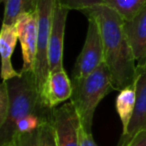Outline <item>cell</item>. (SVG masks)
Returning <instances> with one entry per match:
<instances>
[{
    "label": "cell",
    "mask_w": 146,
    "mask_h": 146,
    "mask_svg": "<svg viewBox=\"0 0 146 146\" xmlns=\"http://www.w3.org/2000/svg\"><path fill=\"white\" fill-rule=\"evenodd\" d=\"M4 3L3 24L14 25L23 14L32 13L37 10L38 0H1Z\"/></svg>",
    "instance_id": "14"
},
{
    "label": "cell",
    "mask_w": 146,
    "mask_h": 146,
    "mask_svg": "<svg viewBox=\"0 0 146 146\" xmlns=\"http://www.w3.org/2000/svg\"><path fill=\"white\" fill-rule=\"evenodd\" d=\"M88 29L85 42L73 68V78H81L90 75L104 63V51L100 29L96 20L87 16Z\"/></svg>",
    "instance_id": "5"
},
{
    "label": "cell",
    "mask_w": 146,
    "mask_h": 146,
    "mask_svg": "<svg viewBox=\"0 0 146 146\" xmlns=\"http://www.w3.org/2000/svg\"><path fill=\"white\" fill-rule=\"evenodd\" d=\"M72 95V82L69 79L64 67L49 72L44 84L42 96L45 103L51 108L70 99Z\"/></svg>",
    "instance_id": "10"
},
{
    "label": "cell",
    "mask_w": 146,
    "mask_h": 146,
    "mask_svg": "<svg viewBox=\"0 0 146 146\" xmlns=\"http://www.w3.org/2000/svg\"><path fill=\"white\" fill-rule=\"evenodd\" d=\"M136 103L127 131L122 134L118 145L126 144L135 135L146 131V62L138 65L135 77Z\"/></svg>",
    "instance_id": "8"
},
{
    "label": "cell",
    "mask_w": 146,
    "mask_h": 146,
    "mask_svg": "<svg viewBox=\"0 0 146 146\" xmlns=\"http://www.w3.org/2000/svg\"><path fill=\"white\" fill-rule=\"evenodd\" d=\"M40 128L31 132L16 134L6 146H40Z\"/></svg>",
    "instance_id": "16"
},
{
    "label": "cell",
    "mask_w": 146,
    "mask_h": 146,
    "mask_svg": "<svg viewBox=\"0 0 146 146\" xmlns=\"http://www.w3.org/2000/svg\"><path fill=\"white\" fill-rule=\"evenodd\" d=\"M124 31L128 38L136 63L146 62V6L130 20H124Z\"/></svg>",
    "instance_id": "11"
},
{
    "label": "cell",
    "mask_w": 146,
    "mask_h": 146,
    "mask_svg": "<svg viewBox=\"0 0 146 146\" xmlns=\"http://www.w3.org/2000/svg\"><path fill=\"white\" fill-rule=\"evenodd\" d=\"M106 6L115 10L124 20H130L146 6V0H102Z\"/></svg>",
    "instance_id": "15"
},
{
    "label": "cell",
    "mask_w": 146,
    "mask_h": 146,
    "mask_svg": "<svg viewBox=\"0 0 146 146\" xmlns=\"http://www.w3.org/2000/svg\"><path fill=\"white\" fill-rule=\"evenodd\" d=\"M56 3L69 10H84L98 4H103L102 0H56Z\"/></svg>",
    "instance_id": "17"
},
{
    "label": "cell",
    "mask_w": 146,
    "mask_h": 146,
    "mask_svg": "<svg viewBox=\"0 0 146 146\" xmlns=\"http://www.w3.org/2000/svg\"><path fill=\"white\" fill-rule=\"evenodd\" d=\"M18 41L16 28L14 25L2 24L0 33V53H1V77L2 80L14 78L20 74L12 66L11 56Z\"/></svg>",
    "instance_id": "12"
},
{
    "label": "cell",
    "mask_w": 146,
    "mask_h": 146,
    "mask_svg": "<svg viewBox=\"0 0 146 146\" xmlns=\"http://www.w3.org/2000/svg\"><path fill=\"white\" fill-rule=\"evenodd\" d=\"M10 108L8 117L0 126V146L8 144L15 136L16 124L27 116H38L45 122L53 121L55 108L45 103L38 90L33 71H20L18 76L7 80Z\"/></svg>",
    "instance_id": "2"
},
{
    "label": "cell",
    "mask_w": 146,
    "mask_h": 146,
    "mask_svg": "<svg viewBox=\"0 0 146 146\" xmlns=\"http://www.w3.org/2000/svg\"><path fill=\"white\" fill-rule=\"evenodd\" d=\"M40 146H57L53 121L44 123L40 128Z\"/></svg>",
    "instance_id": "19"
},
{
    "label": "cell",
    "mask_w": 146,
    "mask_h": 146,
    "mask_svg": "<svg viewBox=\"0 0 146 146\" xmlns=\"http://www.w3.org/2000/svg\"><path fill=\"white\" fill-rule=\"evenodd\" d=\"M9 108H10V95H9L8 84L7 81L3 80L0 86V126L6 121Z\"/></svg>",
    "instance_id": "18"
},
{
    "label": "cell",
    "mask_w": 146,
    "mask_h": 146,
    "mask_svg": "<svg viewBox=\"0 0 146 146\" xmlns=\"http://www.w3.org/2000/svg\"><path fill=\"white\" fill-rule=\"evenodd\" d=\"M22 50L23 66L20 71H33L38 42V13L21 15L14 24Z\"/></svg>",
    "instance_id": "7"
},
{
    "label": "cell",
    "mask_w": 146,
    "mask_h": 146,
    "mask_svg": "<svg viewBox=\"0 0 146 146\" xmlns=\"http://www.w3.org/2000/svg\"><path fill=\"white\" fill-rule=\"evenodd\" d=\"M53 125L57 146H81V122L75 107L71 102L55 108L53 113Z\"/></svg>",
    "instance_id": "6"
},
{
    "label": "cell",
    "mask_w": 146,
    "mask_h": 146,
    "mask_svg": "<svg viewBox=\"0 0 146 146\" xmlns=\"http://www.w3.org/2000/svg\"><path fill=\"white\" fill-rule=\"evenodd\" d=\"M136 103L135 83L127 86L119 92L116 98L115 107L122 124V134L127 131V128L132 119Z\"/></svg>",
    "instance_id": "13"
},
{
    "label": "cell",
    "mask_w": 146,
    "mask_h": 146,
    "mask_svg": "<svg viewBox=\"0 0 146 146\" xmlns=\"http://www.w3.org/2000/svg\"><path fill=\"white\" fill-rule=\"evenodd\" d=\"M80 145L81 146H98L94 141L91 132H88L81 126L80 128Z\"/></svg>",
    "instance_id": "20"
},
{
    "label": "cell",
    "mask_w": 146,
    "mask_h": 146,
    "mask_svg": "<svg viewBox=\"0 0 146 146\" xmlns=\"http://www.w3.org/2000/svg\"><path fill=\"white\" fill-rule=\"evenodd\" d=\"M114 86L105 63L85 77L72 79V95L70 102L75 107L81 126L92 133L95 110L99 102L113 91Z\"/></svg>",
    "instance_id": "3"
},
{
    "label": "cell",
    "mask_w": 146,
    "mask_h": 146,
    "mask_svg": "<svg viewBox=\"0 0 146 146\" xmlns=\"http://www.w3.org/2000/svg\"><path fill=\"white\" fill-rule=\"evenodd\" d=\"M3 146H6V145H3Z\"/></svg>",
    "instance_id": "22"
},
{
    "label": "cell",
    "mask_w": 146,
    "mask_h": 146,
    "mask_svg": "<svg viewBox=\"0 0 146 146\" xmlns=\"http://www.w3.org/2000/svg\"><path fill=\"white\" fill-rule=\"evenodd\" d=\"M117 146H146V131H142L138 133L128 143Z\"/></svg>",
    "instance_id": "21"
},
{
    "label": "cell",
    "mask_w": 146,
    "mask_h": 146,
    "mask_svg": "<svg viewBox=\"0 0 146 146\" xmlns=\"http://www.w3.org/2000/svg\"><path fill=\"white\" fill-rule=\"evenodd\" d=\"M91 16L100 29L104 63L109 71L114 89L121 91L135 81L137 63L124 31V19L110 7L98 4L83 11Z\"/></svg>",
    "instance_id": "1"
},
{
    "label": "cell",
    "mask_w": 146,
    "mask_h": 146,
    "mask_svg": "<svg viewBox=\"0 0 146 146\" xmlns=\"http://www.w3.org/2000/svg\"><path fill=\"white\" fill-rule=\"evenodd\" d=\"M56 0H38V42L35 58L34 72L38 90L42 94L43 87L49 74L48 45L52 23V15Z\"/></svg>",
    "instance_id": "4"
},
{
    "label": "cell",
    "mask_w": 146,
    "mask_h": 146,
    "mask_svg": "<svg viewBox=\"0 0 146 146\" xmlns=\"http://www.w3.org/2000/svg\"><path fill=\"white\" fill-rule=\"evenodd\" d=\"M69 11V9L61 6L58 3H55L48 45L49 72L63 68L65 25Z\"/></svg>",
    "instance_id": "9"
}]
</instances>
